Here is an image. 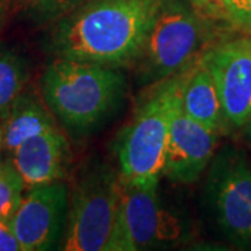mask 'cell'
<instances>
[{"mask_svg":"<svg viewBox=\"0 0 251 251\" xmlns=\"http://www.w3.org/2000/svg\"><path fill=\"white\" fill-rule=\"evenodd\" d=\"M163 0H90L62 18L53 34L60 57L122 66L143 52Z\"/></svg>","mask_w":251,"mask_h":251,"instance_id":"obj_1","label":"cell"},{"mask_svg":"<svg viewBox=\"0 0 251 251\" xmlns=\"http://www.w3.org/2000/svg\"><path fill=\"white\" fill-rule=\"evenodd\" d=\"M125 77L115 67L59 57L42 77L46 106L63 125L85 131L98 125L123 98Z\"/></svg>","mask_w":251,"mask_h":251,"instance_id":"obj_2","label":"cell"},{"mask_svg":"<svg viewBox=\"0 0 251 251\" xmlns=\"http://www.w3.org/2000/svg\"><path fill=\"white\" fill-rule=\"evenodd\" d=\"M191 66L153 87L135 112L117 143L120 177L135 186L159 183L171 120L181 100Z\"/></svg>","mask_w":251,"mask_h":251,"instance_id":"obj_3","label":"cell"},{"mask_svg":"<svg viewBox=\"0 0 251 251\" xmlns=\"http://www.w3.org/2000/svg\"><path fill=\"white\" fill-rule=\"evenodd\" d=\"M120 177L106 166H97L80 180L73 193L62 249L109 251L116 224Z\"/></svg>","mask_w":251,"mask_h":251,"instance_id":"obj_4","label":"cell"},{"mask_svg":"<svg viewBox=\"0 0 251 251\" xmlns=\"http://www.w3.org/2000/svg\"><path fill=\"white\" fill-rule=\"evenodd\" d=\"M206 35L205 21L196 11L162 1L141 52L150 77L163 80L193 66Z\"/></svg>","mask_w":251,"mask_h":251,"instance_id":"obj_5","label":"cell"},{"mask_svg":"<svg viewBox=\"0 0 251 251\" xmlns=\"http://www.w3.org/2000/svg\"><path fill=\"white\" fill-rule=\"evenodd\" d=\"M181 225L158 196V183L135 186L120 177L116 224L109 251H137L176 243Z\"/></svg>","mask_w":251,"mask_h":251,"instance_id":"obj_6","label":"cell"},{"mask_svg":"<svg viewBox=\"0 0 251 251\" xmlns=\"http://www.w3.org/2000/svg\"><path fill=\"white\" fill-rule=\"evenodd\" d=\"M206 193L225 236L240 247L251 244V168L242 151L226 148L216 155Z\"/></svg>","mask_w":251,"mask_h":251,"instance_id":"obj_7","label":"cell"},{"mask_svg":"<svg viewBox=\"0 0 251 251\" xmlns=\"http://www.w3.org/2000/svg\"><path fill=\"white\" fill-rule=\"evenodd\" d=\"M69 205V188L60 180L29 187L10 221L21 251L57 249L66 230Z\"/></svg>","mask_w":251,"mask_h":251,"instance_id":"obj_8","label":"cell"},{"mask_svg":"<svg viewBox=\"0 0 251 251\" xmlns=\"http://www.w3.org/2000/svg\"><path fill=\"white\" fill-rule=\"evenodd\" d=\"M200 60L214 77L226 122L243 127L251 117V36L211 46Z\"/></svg>","mask_w":251,"mask_h":251,"instance_id":"obj_9","label":"cell"},{"mask_svg":"<svg viewBox=\"0 0 251 251\" xmlns=\"http://www.w3.org/2000/svg\"><path fill=\"white\" fill-rule=\"evenodd\" d=\"M218 134L188 117L181 100L171 120L169 138L165 150L163 173L175 183H193L215 155Z\"/></svg>","mask_w":251,"mask_h":251,"instance_id":"obj_10","label":"cell"},{"mask_svg":"<svg viewBox=\"0 0 251 251\" xmlns=\"http://www.w3.org/2000/svg\"><path fill=\"white\" fill-rule=\"evenodd\" d=\"M11 153L28 188L62 179L70 158L69 143L56 127L28 138Z\"/></svg>","mask_w":251,"mask_h":251,"instance_id":"obj_11","label":"cell"},{"mask_svg":"<svg viewBox=\"0 0 251 251\" xmlns=\"http://www.w3.org/2000/svg\"><path fill=\"white\" fill-rule=\"evenodd\" d=\"M181 109L188 117L216 134L226 122L214 77L201 60L188 72L181 91Z\"/></svg>","mask_w":251,"mask_h":251,"instance_id":"obj_12","label":"cell"},{"mask_svg":"<svg viewBox=\"0 0 251 251\" xmlns=\"http://www.w3.org/2000/svg\"><path fill=\"white\" fill-rule=\"evenodd\" d=\"M49 110L34 95L21 94L6 116L3 128L4 148L13 152L28 138L56 127Z\"/></svg>","mask_w":251,"mask_h":251,"instance_id":"obj_13","label":"cell"},{"mask_svg":"<svg viewBox=\"0 0 251 251\" xmlns=\"http://www.w3.org/2000/svg\"><path fill=\"white\" fill-rule=\"evenodd\" d=\"M28 78L23 57L10 50L0 52V116L9 115L14 102L23 94Z\"/></svg>","mask_w":251,"mask_h":251,"instance_id":"obj_14","label":"cell"},{"mask_svg":"<svg viewBox=\"0 0 251 251\" xmlns=\"http://www.w3.org/2000/svg\"><path fill=\"white\" fill-rule=\"evenodd\" d=\"M25 183L13 162L0 163V219L11 221L24 197Z\"/></svg>","mask_w":251,"mask_h":251,"instance_id":"obj_15","label":"cell"},{"mask_svg":"<svg viewBox=\"0 0 251 251\" xmlns=\"http://www.w3.org/2000/svg\"><path fill=\"white\" fill-rule=\"evenodd\" d=\"M204 11L251 31V0H206Z\"/></svg>","mask_w":251,"mask_h":251,"instance_id":"obj_16","label":"cell"},{"mask_svg":"<svg viewBox=\"0 0 251 251\" xmlns=\"http://www.w3.org/2000/svg\"><path fill=\"white\" fill-rule=\"evenodd\" d=\"M23 6L41 20L66 17L90 0H20Z\"/></svg>","mask_w":251,"mask_h":251,"instance_id":"obj_17","label":"cell"},{"mask_svg":"<svg viewBox=\"0 0 251 251\" xmlns=\"http://www.w3.org/2000/svg\"><path fill=\"white\" fill-rule=\"evenodd\" d=\"M0 251H21L13 225L4 219H0Z\"/></svg>","mask_w":251,"mask_h":251,"instance_id":"obj_18","label":"cell"},{"mask_svg":"<svg viewBox=\"0 0 251 251\" xmlns=\"http://www.w3.org/2000/svg\"><path fill=\"white\" fill-rule=\"evenodd\" d=\"M190 3L193 4V7L196 10H205L206 0H190Z\"/></svg>","mask_w":251,"mask_h":251,"instance_id":"obj_19","label":"cell"},{"mask_svg":"<svg viewBox=\"0 0 251 251\" xmlns=\"http://www.w3.org/2000/svg\"><path fill=\"white\" fill-rule=\"evenodd\" d=\"M243 127L246 128V138H247V141H249V144H250L251 147V117L249 119V122L243 126Z\"/></svg>","mask_w":251,"mask_h":251,"instance_id":"obj_20","label":"cell"},{"mask_svg":"<svg viewBox=\"0 0 251 251\" xmlns=\"http://www.w3.org/2000/svg\"><path fill=\"white\" fill-rule=\"evenodd\" d=\"M4 16H6V6H4L3 1H0V28L4 23Z\"/></svg>","mask_w":251,"mask_h":251,"instance_id":"obj_21","label":"cell"},{"mask_svg":"<svg viewBox=\"0 0 251 251\" xmlns=\"http://www.w3.org/2000/svg\"><path fill=\"white\" fill-rule=\"evenodd\" d=\"M1 147H3V130L0 127V150H1Z\"/></svg>","mask_w":251,"mask_h":251,"instance_id":"obj_22","label":"cell"}]
</instances>
